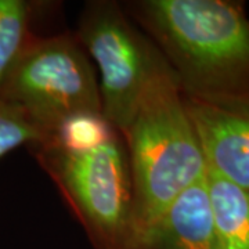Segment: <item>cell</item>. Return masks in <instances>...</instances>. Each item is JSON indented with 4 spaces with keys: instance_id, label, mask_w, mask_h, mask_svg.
I'll return each instance as SVG.
<instances>
[{
    "instance_id": "obj_1",
    "label": "cell",
    "mask_w": 249,
    "mask_h": 249,
    "mask_svg": "<svg viewBox=\"0 0 249 249\" xmlns=\"http://www.w3.org/2000/svg\"><path fill=\"white\" fill-rule=\"evenodd\" d=\"M126 9L169 64L183 96L249 100V18L230 0H140Z\"/></svg>"
},
{
    "instance_id": "obj_2",
    "label": "cell",
    "mask_w": 249,
    "mask_h": 249,
    "mask_svg": "<svg viewBox=\"0 0 249 249\" xmlns=\"http://www.w3.org/2000/svg\"><path fill=\"white\" fill-rule=\"evenodd\" d=\"M122 137L132 175L136 249L137 241L172 201L206 175L204 152L183 93L165 58L147 82Z\"/></svg>"
},
{
    "instance_id": "obj_3",
    "label": "cell",
    "mask_w": 249,
    "mask_h": 249,
    "mask_svg": "<svg viewBox=\"0 0 249 249\" xmlns=\"http://www.w3.org/2000/svg\"><path fill=\"white\" fill-rule=\"evenodd\" d=\"M83 226L94 249H134L133 187L122 134L89 151L52 142L28 147Z\"/></svg>"
},
{
    "instance_id": "obj_4",
    "label": "cell",
    "mask_w": 249,
    "mask_h": 249,
    "mask_svg": "<svg viewBox=\"0 0 249 249\" xmlns=\"http://www.w3.org/2000/svg\"><path fill=\"white\" fill-rule=\"evenodd\" d=\"M0 98L21 108L45 133L82 112H101L93 65L76 35L29 39L0 85Z\"/></svg>"
},
{
    "instance_id": "obj_5",
    "label": "cell",
    "mask_w": 249,
    "mask_h": 249,
    "mask_svg": "<svg viewBox=\"0 0 249 249\" xmlns=\"http://www.w3.org/2000/svg\"><path fill=\"white\" fill-rule=\"evenodd\" d=\"M76 37L101 75V114L121 134L126 132L142 93L163 55L124 16L115 1H89Z\"/></svg>"
},
{
    "instance_id": "obj_6",
    "label": "cell",
    "mask_w": 249,
    "mask_h": 249,
    "mask_svg": "<svg viewBox=\"0 0 249 249\" xmlns=\"http://www.w3.org/2000/svg\"><path fill=\"white\" fill-rule=\"evenodd\" d=\"M206 169L249 191V100L208 103L183 96Z\"/></svg>"
},
{
    "instance_id": "obj_7",
    "label": "cell",
    "mask_w": 249,
    "mask_h": 249,
    "mask_svg": "<svg viewBox=\"0 0 249 249\" xmlns=\"http://www.w3.org/2000/svg\"><path fill=\"white\" fill-rule=\"evenodd\" d=\"M136 249H219L206 178L175 198L140 237Z\"/></svg>"
},
{
    "instance_id": "obj_8",
    "label": "cell",
    "mask_w": 249,
    "mask_h": 249,
    "mask_svg": "<svg viewBox=\"0 0 249 249\" xmlns=\"http://www.w3.org/2000/svg\"><path fill=\"white\" fill-rule=\"evenodd\" d=\"M219 249H249V191L206 169Z\"/></svg>"
},
{
    "instance_id": "obj_9",
    "label": "cell",
    "mask_w": 249,
    "mask_h": 249,
    "mask_svg": "<svg viewBox=\"0 0 249 249\" xmlns=\"http://www.w3.org/2000/svg\"><path fill=\"white\" fill-rule=\"evenodd\" d=\"M35 3L0 0V85L32 37L31 21Z\"/></svg>"
},
{
    "instance_id": "obj_10",
    "label": "cell",
    "mask_w": 249,
    "mask_h": 249,
    "mask_svg": "<svg viewBox=\"0 0 249 249\" xmlns=\"http://www.w3.org/2000/svg\"><path fill=\"white\" fill-rule=\"evenodd\" d=\"M119 133L101 112L68 116L43 142H52L70 151H89L108 142Z\"/></svg>"
},
{
    "instance_id": "obj_11",
    "label": "cell",
    "mask_w": 249,
    "mask_h": 249,
    "mask_svg": "<svg viewBox=\"0 0 249 249\" xmlns=\"http://www.w3.org/2000/svg\"><path fill=\"white\" fill-rule=\"evenodd\" d=\"M45 133L21 109L0 98V158L21 145L45 140Z\"/></svg>"
}]
</instances>
